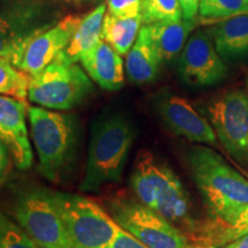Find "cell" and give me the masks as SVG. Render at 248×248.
Wrapping results in <instances>:
<instances>
[{
  "label": "cell",
  "mask_w": 248,
  "mask_h": 248,
  "mask_svg": "<svg viewBox=\"0 0 248 248\" xmlns=\"http://www.w3.org/2000/svg\"><path fill=\"white\" fill-rule=\"evenodd\" d=\"M28 108L26 100L0 95V140L20 170L31 168L33 159L26 122Z\"/></svg>",
  "instance_id": "obj_14"
},
{
  "label": "cell",
  "mask_w": 248,
  "mask_h": 248,
  "mask_svg": "<svg viewBox=\"0 0 248 248\" xmlns=\"http://www.w3.org/2000/svg\"><path fill=\"white\" fill-rule=\"evenodd\" d=\"M106 2L100 4L91 13L85 15L84 17H80L70 43L60 53L62 58L71 63H76L80 60L83 54L101 39L102 22L106 14Z\"/></svg>",
  "instance_id": "obj_19"
},
{
  "label": "cell",
  "mask_w": 248,
  "mask_h": 248,
  "mask_svg": "<svg viewBox=\"0 0 248 248\" xmlns=\"http://www.w3.org/2000/svg\"><path fill=\"white\" fill-rule=\"evenodd\" d=\"M79 21V16L69 15L31 39L17 62V69L33 76L47 67L69 44Z\"/></svg>",
  "instance_id": "obj_12"
},
{
  "label": "cell",
  "mask_w": 248,
  "mask_h": 248,
  "mask_svg": "<svg viewBox=\"0 0 248 248\" xmlns=\"http://www.w3.org/2000/svg\"><path fill=\"white\" fill-rule=\"evenodd\" d=\"M210 124L217 139L235 160L248 164V95L230 90L208 105Z\"/></svg>",
  "instance_id": "obj_9"
},
{
  "label": "cell",
  "mask_w": 248,
  "mask_h": 248,
  "mask_svg": "<svg viewBox=\"0 0 248 248\" xmlns=\"http://www.w3.org/2000/svg\"><path fill=\"white\" fill-rule=\"evenodd\" d=\"M30 76L9 62L0 58V95H9L26 100Z\"/></svg>",
  "instance_id": "obj_21"
},
{
  "label": "cell",
  "mask_w": 248,
  "mask_h": 248,
  "mask_svg": "<svg viewBox=\"0 0 248 248\" xmlns=\"http://www.w3.org/2000/svg\"><path fill=\"white\" fill-rule=\"evenodd\" d=\"M198 26L197 18H181L178 21H161L145 26L152 44L162 62L172 61L181 53Z\"/></svg>",
  "instance_id": "obj_16"
},
{
  "label": "cell",
  "mask_w": 248,
  "mask_h": 248,
  "mask_svg": "<svg viewBox=\"0 0 248 248\" xmlns=\"http://www.w3.org/2000/svg\"><path fill=\"white\" fill-rule=\"evenodd\" d=\"M31 138L38 155V170L48 182H60L75 160L78 120L44 107L28 108Z\"/></svg>",
  "instance_id": "obj_3"
},
{
  "label": "cell",
  "mask_w": 248,
  "mask_h": 248,
  "mask_svg": "<svg viewBox=\"0 0 248 248\" xmlns=\"http://www.w3.org/2000/svg\"><path fill=\"white\" fill-rule=\"evenodd\" d=\"M142 26L161 21H178L183 18L179 0H141Z\"/></svg>",
  "instance_id": "obj_22"
},
{
  "label": "cell",
  "mask_w": 248,
  "mask_h": 248,
  "mask_svg": "<svg viewBox=\"0 0 248 248\" xmlns=\"http://www.w3.org/2000/svg\"><path fill=\"white\" fill-rule=\"evenodd\" d=\"M157 113L168 128L187 140L206 146H216L217 136L212 124L186 99L166 95L157 101Z\"/></svg>",
  "instance_id": "obj_13"
},
{
  "label": "cell",
  "mask_w": 248,
  "mask_h": 248,
  "mask_svg": "<svg viewBox=\"0 0 248 248\" xmlns=\"http://www.w3.org/2000/svg\"><path fill=\"white\" fill-rule=\"evenodd\" d=\"M110 248H150L144 245L140 240L135 238L131 233L125 231L120 226L117 234L114 238Z\"/></svg>",
  "instance_id": "obj_27"
},
{
  "label": "cell",
  "mask_w": 248,
  "mask_h": 248,
  "mask_svg": "<svg viewBox=\"0 0 248 248\" xmlns=\"http://www.w3.org/2000/svg\"><path fill=\"white\" fill-rule=\"evenodd\" d=\"M12 215L38 248H73L52 191L30 185L12 201Z\"/></svg>",
  "instance_id": "obj_5"
},
{
  "label": "cell",
  "mask_w": 248,
  "mask_h": 248,
  "mask_svg": "<svg viewBox=\"0 0 248 248\" xmlns=\"http://www.w3.org/2000/svg\"><path fill=\"white\" fill-rule=\"evenodd\" d=\"M108 13L119 17H136L140 15L141 0H107Z\"/></svg>",
  "instance_id": "obj_26"
},
{
  "label": "cell",
  "mask_w": 248,
  "mask_h": 248,
  "mask_svg": "<svg viewBox=\"0 0 248 248\" xmlns=\"http://www.w3.org/2000/svg\"><path fill=\"white\" fill-rule=\"evenodd\" d=\"M39 5L17 0L0 13V58L16 67L31 39L52 27Z\"/></svg>",
  "instance_id": "obj_10"
},
{
  "label": "cell",
  "mask_w": 248,
  "mask_h": 248,
  "mask_svg": "<svg viewBox=\"0 0 248 248\" xmlns=\"http://www.w3.org/2000/svg\"><path fill=\"white\" fill-rule=\"evenodd\" d=\"M187 162L204 206L216 223L218 235L219 230L248 206V179L206 145L192 147Z\"/></svg>",
  "instance_id": "obj_2"
},
{
  "label": "cell",
  "mask_w": 248,
  "mask_h": 248,
  "mask_svg": "<svg viewBox=\"0 0 248 248\" xmlns=\"http://www.w3.org/2000/svg\"><path fill=\"white\" fill-rule=\"evenodd\" d=\"M111 217L121 228L150 248H197L185 233L138 199L126 195L108 203Z\"/></svg>",
  "instance_id": "obj_8"
},
{
  "label": "cell",
  "mask_w": 248,
  "mask_h": 248,
  "mask_svg": "<svg viewBox=\"0 0 248 248\" xmlns=\"http://www.w3.org/2000/svg\"><path fill=\"white\" fill-rule=\"evenodd\" d=\"M178 74L191 88H208L226 78V62L216 51L210 30H197L188 38L179 55Z\"/></svg>",
  "instance_id": "obj_11"
},
{
  "label": "cell",
  "mask_w": 248,
  "mask_h": 248,
  "mask_svg": "<svg viewBox=\"0 0 248 248\" xmlns=\"http://www.w3.org/2000/svg\"><path fill=\"white\" fill-rule=\"evenodd\" d=\"M248 233V206L238 214L237 217L224 228H222L217 235V247L224 246L230 241Z\"/></svg>",
  "instance_id": "obj_25"
},
{
  "label": "cell",
  "mask_w": 248,
  "mask_h": 248,
  "mask_svg": "<svg viewBox=\"0 0 248 248\" xmlns=\"http://www.w3.org/2000/svg\"><path fill=\"white\" fill-rule=\"evenodd\" d=\"M247 95H248V78H247Z\"/></svg>",
  "instance_id": "obj_31"
},
{
  "label": "cell",
  "mask_w": 248,
  "mask_h": 248,
  "mask_svg": "<svg viewBox=\"0 0 248 248\" xmlns=\"http://www.w3.org/2000/svg\"><path fill=\"white\" fill-rule=\"evenodd\" d=\"M221 248H248V233L230 241V243L224 245Z\"/></svg>",
  "instance_id": "obj_30"
},
{
  "label": "cell",
  "mask_w": 248,
  "mask_h": 248,
  "mask_svg": "<svg viewBox=\"0 0 248 248\" xmlns=\"http://www.w3.org/2000/svg\"><path fill=\"white\" fill-rule=\"evenodd\" d=\"M73 248H110L120 225L89 198L52 192Z\"/></svg>",
  "instance_id": "obj_6"
},
{
  "label": "cell",
  "mask_w": 248,
  "mask_h": 248,
  "mask_svg": "<svg viewBox=\"0 0 248 248\" xmlns=\"http://www.w3.org/2000/svg\"><path fill=\"white\" fill-rule=\"evenodd\" d=\"M135 136L131 122L119 114L93 124L80 190L97 192L107 183L121 181Z\"/></svg>",
  "instance_id": "obj_4"
},
{
  "label": "cell",
  "mask_w": 248,
  "mask_h": 248,
  "mask_svg": "<svg viewBox=\"0 0 248 248\" xmlns=\"http://www.w3.org/2000/svg\"><path fill=\"white\" fill-rule=\"evenodd\" d=\"M9 151L6 145L0 140V181L4 178L6 170L8 169V164H9Z\"/></svg>",
  "instance_id": "obj_29"
},
{
  "label": "cell",
  "mask_w": 248,
  "mask_h": 248,
  "mask_svg": "<svg viewBox=\"0 0 248 248\" xmlns=\"http://www.w3.org/2000/svg\"><path fill=\"white\" fill-rule=\"evenodd\" d=\"M161 63L162 61L152 44L146 28L142 26L135 44L126 54V75L133 84H147L156 78Z\"/></svg>",
  "instance_id": "obj_18"
},
{
  "label": "cell",
  "mask_w": 248,
  "mask_h": 248,
  "mask_svg": "<svg viewBox=\"0 0 248 248\" xmlns=\"http://www.w3.org/2000/svg\"><path fill=\"white\" fill-rule=\"evenodd\" d=\"M199 14L204 20H225L248 14V0H200Z\"/></svg>",
  "instance_id": "obj_23"
},
{
  "label": "cell",
  "mask_w": 248,
  "mask_h": 248,
  "mask_svg": "<svg viewBox=\"0 0 248 248\" xmlns=\"http://www.w3.org/2000/svg\"><path fill=\"white\" fill-rule=\"evenodd\" d=\"M0 248H38L22 226L0 212Z\"/></svg>",
  "instance_id": "obj_24"
},
{
  "label": "cell",
  "mask_w": 248,
  "mask_h": 248,
  "mask_svg": "<svg viewBox=\"0 0 248 248\" xmlns=\"http://www.w3.org/2000/svg\"><path fill=\"white\" fill-rule=\"evenodd\" d=\"M89 76L104 90L116 91L124 83V64L120 55L108 43L100 39L80 58Z\"/></svg>",
  "instance_id": "obj_15"
},
{
  "label": "cell",
  "mask_w": 248,
  "mask_h": 248,
  "mask_svg": "<svg viewBox=\"0 0 248 248\" xmlns=\"http://www.w3.org/2000/svg\"><path fill=\"white\" fill-rule=\"evenodd\" d=\"M92 90L84 70L59 54L47 67L30 76L28 98L47 109L69 110L78 106Z\"/></svg>",
  "instance_id": "obj_7"
},
{
  "label": "cell",
  "mask_w": 248,
  "mask_h": 248,
  "mask_svg": "<svg viewBox=\"0 0 248 248\" xmlns=\"http://www.w3.org/2000/svg\"><path fill=\"white\" fill-rule=\"evenodd\" d=\"M179 4L182 6L183 17L187 20L195 18L199 12L200 0H179Z\"/></svg>",
  "instance_id": "obj_28"
},
{
  "label": "cell",
  "mask_w": 248,
  "mask_h": 248,
  "mask_svg": "<svg viewBox=\"0 0 248 248\" xmlns=\"http://www.w3.org/2000/svg\"><path fill=\"white\" fill-rule=\"evenodd\" d=\"M130 185L141 203L177 226L195 247L216 248V224L198 218L181 179L153 153L141 151L138 154Z\"/></svg>",
  "instance_id": "obj_1"
},
{
  "label": "cell",
  "mask_w": 248,
  "mask_h": 248,
  "mask_svg": "<svg viewBox=\"0 0 248 248\" xmlns=\"http://www.w3.org/2000/svg\"><path fill=\"white\" fill-rule=\"evenodd\" d=\"M209 30L216 51L225 62L248 58V14L225 18Z\"/></svg>",
  "instance_id": "obj_17"
},
{
  "label": "cell",
  "mask_w": 248,
  "mask_h": 248,
  "mask_svg": "<svg viewBox=\"0 0 248 248\" xmlns=\"http://www.w3.org/2000/svg\"><path fill=\"white\" fill-rule=\"evenodd\" d=\"M141 26V15L119 17L107 13L102 22L101 39L108 43L120 55H126L135 44Z\"/></svg>",
  "instance_id": "obj_20"
}]
</instances>
